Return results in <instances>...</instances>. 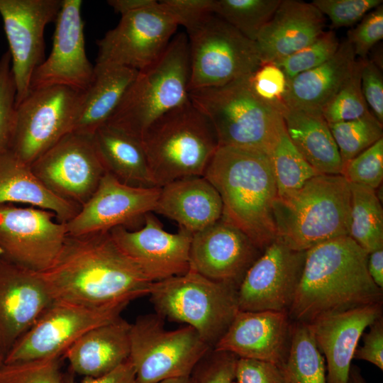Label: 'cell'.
I'll list each match as a JSON object with an SVG mask.
<instances>
[{
	"instance_id": "32",
	"label": "cell",
	"mask_w": 383,
	"mask_h": 383,
	"mask_svg": "<svg viewBox=\"0 0 383 383\" xmlns=\"http://www.w3.org/2000/svg\"><path fill=\"white\" fill-rule=\"evenodd\" d=\"M282 117L291 141L316 170L325 174H341L339 151L322 113L287 108Z\"/></svg>"
},
{
	"instance_id": "53",
	"label": "cell",
	"mask_w": 383,
	"mask_h": 383,
	"mask_svg": "<svg viewBox=\"0 0 383 383\" xmlns=\"http://www.w3.org/2000/svg\"><path fill=\"white\" fill-rule=\"evenodd\" d=\"M113 10L123 15L134 11L151 7L156 5V0H109L107 1Z\"/></svg>"
},
{
	"instance_id": "9",
	"label": "cell",
	"mask_w": 383,
	"mask_h": 383,
	"mask_svg": "<svg viewBox=\"0 0 383 383\" xmlns=\"http://www.w3.org/2000/svg\"><path fill=\"white\" fill-rule=\"evenodd\" d=\"M129 360L138 383L191 376L212 348L189 326L169 331L157 313L131 323Z\"/></svg>"
},
{
	"instance_id": "30",
	"label": "cell",
	"mask_w": 383,
	"mask_h": 383,
	"mask_svg": "<svg viewBox=\"0 0 383 383\" xmlns=\"http://www.w3.org/2000/svg\"><path fill=\"white\" fill-rule=\"evenodd\" d=\"M12 203L50 211L65 223L81 208L50 192L35 175L30 165L9 150L0 154V204Z\"/></svg>"
},
{
	"instance_id": "12",
	"label": "cell",
	"mask_w": 383,
	"mask_h": 383,
	"mask_svg": "<svg viewBox=\"0 0 383 383\" xmlns=\"http://www.w3.org/2000/svg\"><path fill=\"white\" fill-rule=\"evenodd\" d=\"M128 304L89 306L54 301L15 343L4 363L57 359L86 332L121 316Z\"/></svg>"
},
{
	"instance_id": "34",
	"label": "cell",
	"mask_w": 383,
	"mask_h": 383,
	"mask_svg": "<svg viewBox=\"0 0 383 383\" xmlns=\"http://www.w3.org/2000/svg\"><path fill=\"white\" fill-rule=\"evenodd\" d=\"M281 369L287 383H327L325 359L307 323L292 321L289 350Z\"/></svg>"
},
{
	"instance_id": "48",
	"label": "cell",
	"mask_w": 383,
	"mask_h": 383,
	"mask_svg": "<svg viewBox=\"0 0 383 383\" xmlns=\"http://www.w3.org/2000/svg\"><path fill=\"white\" fill-rule=\"evenodd\" d=\"M238 383H287L281 367L274 363L238 358L235 367Z\"/></svg>"
},
{
	"instance_id": "16",
	"label": "cell",
	"mask_w": 383,
	"mask_h": 383,
	"mask_svg": "<svg viewBox=\"0 0 383 383\" xmlns=\"http://www.w3.org/2000/svg\"><path fill=\"white\" fill-rule=\"evenodd\" d=\"M62 0H0L16 88V106L28 94L32 76L45 60L44 30L56 21Z\"/></svg>"
},
{
	"instance_id": "36",
	"label": "cell",
	"mask_w": 383,
	"mask_h": 383,
	"mask_svg": "<svg viewBox=\"0 0 383 383\" xmlns=\"http://www.w3.org/2000/svg\"><path fill=\"white\" fill-rule=\"evenodd\" d=\"M280 2L281 0H214L213 12L255 42Z\"/></svg>"
},
{
	"instance_id": "37",
	"label": "cell",
	"mask_w": 383,
	"mask_h": 383,
	"mask_svg": "<svg viewBox=\"0 0 383 383\" xmlns=\"http://www.w3.org/2000/svg\"><path fill=\"white\" fill-rule=\"evenodd\" d=\"M343 165L382 138L383 123L369 111L362 116L328 123Z\"/></svg>"
},
{
	"instance_id": "52",
	"label": "cell",
	"mask_w": 383,
	"mask_h": 383,
	"mask_svg": "<svg viewBox=\"0 0 383 383\" xmlns=\"http://www.w3.org/2000/svg\"><path fill=\"white\" fill-rule=\"evenodd\" d=\"M367 266L372 281L383 289V248L368 254Z\"/></svg>"
},
{
	"instance_id": "24",
	"label": "cell",
	"mask_w": 383,
	"mask_h": 383,
	"mask_svg": "<svg viewBox=\"0 0 383 383\" xmlns=\"http://www.w3.org/2000/svg\"><path fill=\"white\" fill-rule=\"evenodd\" d=\"M383 303L320 317L309 323L326 361L327 383H348L354 353L364 331L382 316Z\"/></svg>"
},
{
	"instance_id": "28",
	"label": "cell",
	"mask_w": 383,
	"mask_h": 383,
	"mask_svg": "<svg viewBox=\"0 0 383 383\" xmlns=\"http://www.w3.org/2000/svg\"><path fill=\"white\" fill-rule=\"evenodd\" d=\"M356 57L348 40L321 65L288 81L284 96L287 108L322 113V109L352 72Z\"/></svg>"
},
{
	"instance_id": "47",
	"label": "cell",
	"mask_w": 383,
	"mask_h": 383,
	"mask_svg": "<svg viewBox=\"0 0 383 383\" xmlns=\"http://www.w3.org/2000/svg\"><path fill=\"white\" fill-rule=\"evenodd\" d=\"M360 83L370 111L383 123V76L380 68L372 60H362Z\"/></svg>"
},
{
	"instance_id": "25",
	"label": "cell",
	"mask_w": 383,
	"mask_h": 383,
	"mask_svg": "<svg viewBox=\"0 0 383 383\" xmlns=\"http://www.w3.org/2000/svg\"><path fill=\"white\" fill-rule=\"evenodd\" d=\"M325 26V16L311 3L281 0L255 41L261 62H275L311 44Z\"/></svg>"
},
{
	"instance_id": "43",
	"label": "cell",
	"mask_w": 383,
	"mask_h": 383,
	"mask_svg": "<svg viewBox=\"0 0 383 383\" xmlns=\"http://www.w3.org/2000/svg\"><path fill=\"white\" fill-rule=\"evenodd\" d=\"M0 383H63L57 359L40 360L0 366Z\"/></svg>"
},
{
	"instance_id": "22",
	"label": "cell",
	"mask_w": 383,
	"mask_h": 383,
	"mask_svg": "<svg viewBox=\"0 0 383 383\" xmlns=\"http://www.w3.org/2000/svg\"><path fill=\"white\" fill-rule=\"evenodd\" d=\"M53 301L40 272L0 255V353L4 357Z\"/></svg>"
},
{
	"instance_id": "41",
	"label": "cell",
	"mask_w": 383,
	"mask_h": 383,
	"mask_svg": "<svg viewBox=\"0 0 383 383\" xmlns=\"http://www.w3.org/2000/svg\"><path fill=\"white\" fill-rule=\"evenodd\" d=\"M340 174L349 184L378 188L383 179V138L343 164Z\"/></svg>"
},
{
	"instance_id": "15",
	"label": "cell",
	"mask_w": 383,
	"mask_h": 383,
	"mask_svg": "<svg viewBox=\"0 0 383 383\" xmlns=\"http://www.w3.org/2000/svg\"><path fill=\"white\" fill-rule=\"evenodd\" d=\"M35 175L53 194L83 206L106 172L92 136L71 132L31 165Z\"/></svg>"
},
{
	"instance_id": "17",
	"label": "cell",
	"mask_w": 383,
	"mask_h": 383,
	"mask_svg": "<svg viewBox=\"0 0 383 383\" xmlns=\"http://www.w3.org/2000/svg\"><path fill=\"white\" fill-rule=\"evenodd\" d=\"M306 251L279 240L270 244L247 271L237 291L238 310L288 312L299 285Z\"/></svg>"
},
{
	"instance_id": "8",
	"label": "cell",
	"mask_w": 383,
	"mask_h": 383,
	"mask_svg": "<svg viewBox=\"0 0 383 383\" xmlns=\"http://www.w3.org/2000/svg\"><path fill=\"white\" fill-rule=\"evenodd\" d=\"M237 291L189 270L152 282L149 295L155 313L191 326L213 349L239 311Z\"/></svg>"
},
{
	"instance_id": "26",
	"label": "cell",
	"mask_w": 383,
	"mask_h": 383,
	"mask_svg": "<svg viewBox=\"0 0 383 383\" xmlns=\"http://www.w3.org/2000/svg\"><path fill=\"white\" fill-rule=\"evenodd\" d=\"M154 212L174 221L192 235L219 221L223 214L221 196L204 177H189L160 187Z\"/></svg>"
},
{
	"instance_id": "46",
	"label": "cell",
	"mask_w": 383,
	"mask_h": 383,
	"mask_svg": "<svg viewBox=\"0 0 383 383\" xmlns=\"http://www.w3.org/2000/svg\"><path fill=\"white\" fill-rule=\"evenodd\" d=\"M214 0H162L160 7L176 22L184 26L187 33L196 28L213 14Z\"/></svg>"
},
{
	"instance_id": "7",
	"label": "cell",
	"mask_w": 383,
	"mask_h": 383,
	"mask_svg": "<svg viewBox=\"0 0 383 383\" xmlns=\"http://www.w3.org/2000/svg\"><path fill=\"white\" fill-rule=\"evenodd\" d=\"M189 75L188 37L181 33L171 40L157 60L138 72L106 124L140 140L154 121L189 101Z\"/></svg>"
},
{
	"instance_id": "2",
	"label": "cell",
	"mask_w": 383,
	"mask_h": 383,
	"mask_svg": "<svg viewBox=\"0 0 383 383\" xmlns=\"http://www.w3.org/2000/svg\"><path fill=\"white\" fill-rule=\"evenodd\" d=\"M368 253L350 236L306 251L304 267L288 315L309 323L320 317L383 303V292L367 270Z\"/></svg>"
},
{
	"instance_id": "4",
	"label": "cell",
	"mask_w": 383,
	"mask_h": 383,
	"mask_svg": "<svg viewBox=\"0 0 383 383\" xmlns=\"http://www.w3.org/2000/svg\"><path fill=\"white\" fill-rule=\"evenodd\" d=\"M277 240L296 251L349 236L350 184L341 174H321L273 204Z\"/></svg>"
},
{
	"instance_id": "44",
	"label": "cell",
	"mask_w": 383,
	"mask_h": 383,
	"mask_svg": "<svg viewBox=\"0 0 383 383\" xmlns=\"http://www.w3.org/2000/svg\"><path fill=\"white\" fill-rule=\"evenodd\" d=\"M382 2V0H314L311 4L328 17L332 28H338L360 21Z\"/></svg>"
},
{
	"instance_id": "14",
	"label": "cell",
	"mask_w": 383,
	"mask_h": 383,
	"mask_svg": "<svg viewBox=\"0 0 383 383\" xmlns=\"http://www.w3.org/2000/svg\"><path fill=\"white\" fill-rule=\"evenodd\" d=\"M178 26L160 6L121 15L118 25L96 43V65H111L137 71L162 55Z\"/></svg>"
},
{
	"instance_id": "20",
	"label": "cell",
	"mask_w": 383,
	"mask_h": 383,
	"mask_svg": "<svg viewBox=\"0 0 383 383\" xmlns=\"http://www.w3.org/2000/svg\"><path fill=\"white\" fill-rule=\"evenodd\" d=\"M160 187H140L122 183L106 172L96 191L66 223L67 233L81 235L109 231L154 212Z\"/></svg>"
},
{
	"instance_id": "54",
	"label": "cell",
	"mask_w": 383,
	"mask_h": 383,
	"mask_svg": "<svg viewBox=\"0 0 383 383\" xmlns=\"http://www.w3.org/2000/svg\"><path fill=\"white\" fill-rule=\"evenodd\" d=\"M348 383H366L360 369L355 365L350 367Z\"/></svg>"
},
{
	"instance_id": "51",
	"label": "cell",
	"mask_w": 383,
	"mask_h": 383,
	"mask_svg": "<svg viewBox=\"0 0 383 383\" xmlns=\"http://www.w3.org/2000/svg\"><path fill=\"white\" fill-rule=\"evenodd\" d=\"M81 383H138L129 358L111 372L97 377H84Z\"/></svg>"
},
{
	"instance_id": "23",
	"label": "cell",
	"mask_w": 383,
	"mask_h": 383,
	"mask_svg": "<svg viewBox=\"0 0 383 383\" xmlns=\"http://www.w3.org/2000/svg\"><path fill=\"white\" fill-rule=\"evenodd\" d=\"M292 326L286 311H238L213 350L281 367L289 353Z\"/></svg>"
},
{
	"instance_id": "11",
	"label": "cell",
	"mask_w": 383,
	"mask_h": 383,
	"mask_svg": "<svg viewBox=\"0 0 383 383\" xmlns=\"http://www.w3.org/2000/svg\"><path fill=\"white\" fill-rule=\"evenodd\" d=\"M82 92L64 86L30 89L16 106L10 150L30 165L72 131Z\"/></svg>"
},
{
	"instance_id": "55",
	"label": "cell",
	"mask_w": 383,
	"mask_h": 383,
	"mask_svg": "<svg viewBox=\"0 0 383 383\" xmlns=\"http://www.w3.org/2000/svg\"><path fill=\"white\" fill-rule=\"evenodd\" d=\"M157 383H198L195 377L189 376L165 379Z\"/></svg>"
},
{
	"instance_id": "50",
	"label": "cell",
	"mask_w": 383,
	"mask_h": 383,
	"mask_svg": "<svg viewBox=\"0 0 383 383\" xmlns=\"http://www.w3.org/2000/svg\"><path fill=\"white\" fill-rule=\"evenodd\" d=\"M363 333V345L357 348L353 358L369 362L383 370V316L374 321Z\"/></svg>"
},
{
	"instance_id": "39",
	"label": "cell",
	"mask_w": 383,
	"mask_h": 383,
	"mask_svg": "<svg viewBox=\"0 0 383 383\" xmlns=\"http://www.w3.org/2000/svg\"><path fill=\"white\" fill-rule=\"evenodd\" d=\"M340 43L334 31H324L311 44L274 63L289 81L328 60L336 52Z\"/></svg>"
},
{
	"instance_id": "18",
	"label": "cell",
	"mask_w": 383,
	"mask_h": 383,
	"mask_svg": "<svg viewBox=\"0 0 383 383\" xmlns=\"http://www.w3.org/2000/svg\"><path fill=\"white\" fill-rule=\"evenodd\" d=\"M152 213L144 216V225L138 230L118 226L109 232L121 251L155 282L189 270L192 234L182 228L175 233L167 231Z\"/></svg>"
},
{
	"instance_id": "38",
	"label": "cell",
	"mask_w": 383,
	"mask_h": 383,
	"mask_svg": "<svg viewBox=\"0 0 383 383\" xmlns=\"http://www.w3.org/2000/svg\"><path fill=\"white\" fill-rule=\"evenodd\" d=\"M361 67L362 60H356L350 74L322 109L328 123L355 119L369 111L361 89Z\"/></svg>"
},
{
	"instance_id": "10",
	"label": "cell",
	"mask_w": 383,
	"mask_h": 383,
	"mask_svg": "<svg viewBox=\"0 0 383 383\" xmlns=\"http://www.w3.org/2000/svg\"><path fill=\"white\" fill-rule=\"evenodd\" d=\"M187 37L189 91L226 85L252 73L262 64L255 42L214 14Z\"/></svg>"
},
{
	"instance_id": "13",
	"label": "cell",
	"mask_w": 383,
	"mask_h": 383,
	"mask_svg": "<svg viewBox=\"0 0 383 383\" xmlns=\"http://www.w3.org/2000/svg\"><path fill=\"white\" fill-rule=\"evenodd\" d=\"M65 223L51 211L0 204V255L37 272L56 260L67 236Z\"/></svg>"
},
{
	"instance_id": "1",
	"label": "cell",
	"mask_w": 383,
	"mask_h": 383,
	"mask_svg": "<svg viewBox=\"0 0 383 383\" xmlns=\"http://www.w3.org/2000/svg\"><path fill=\"white\" fill-rule=\"evenodd\" d=\"M40 274L54 301L89 306L129 304L149 295L152 284L109 231L67 235L53 265Z\"/></svg>"
},
{
	"instance_id": "33",
	"label": "cell",
	"mask_w": 383,
	"mask_h": 383,
	"mask_svg": "<svg viewBox=\"0 0 383 383\" xmlns=\"http://www.w3.org/2000/svg\"><path fill=\"white\" fill-rule=\"evenodd\" d=\"M349 236L368 254L383 248V209L375 189L350 184Z\"/></svg>"
},
{
	"instance_id": "6",
	"label": "cell",
	"mask_w": 383,
	"mask_h": 383,
	"mask_svg": "<svg viewBox=\"0 0 383 383\" xmlns=\"http://www.w3.org/2000/svg\"><path fill=\"white\" fill-rule=\"evenodd\" d=\"M248 75L223 86L190 91L189 99L211 122L219 147L270 155L284 125L282 114L253 94Z\"/></svg>"
},
{
	"instance_id": "19",
	"label": "cell",
	"mask_w": 383,
	"mask_h": 383,
	"mask_svg": "<svg viewBox=\"0 0 383 383\" xmlns=\"http://www.w3.org/2000/svg\"><path fill=\"white\" fill-rule=\"evenodd\" d=\"M82 5L81 0H62L50 54L35 70L30 90L64 86L84 91L91 84L94 65L85 51Z\"/></svg>"
},
{
	"instance_id": "35",
	"label": "cell",
	"mask_w": 383,
	"mask_h": 383,
	"mask_svg": "<svg viewBox=\"0 0 383 383\" xmlns=\"http://www.w3.org/2000/svg\"><path fill=\"white\" fill-rule=\"evenodd\" d=\"M278 197L301 188L309 179L321 174L294 145L284 125L270 154Z\"/></svg>"
},
{
	"instance_id": "42",
	"label": "cell",
	"mask_w": 383,
	"mask_h": 383,
	"mask_svg": "<svg viewBox=\"0 0 383 383\" xmlns=\"http://www.w3.org/2000/svg\"><path fill=\"white\" fill-rule=\"evenodd\" d=\"M248 82L253 94L261 101L275 108L282 114L287 108L284 96L288 80L282 70L274 62L262 63L248 75Z\"/></svg>"
},
{
	"instance_id": "57",
	"label": "cell",
	"mask_w": 383,
	"mask_h": 383,
	"mask_svg": "<svg viewBox=\"0 0 383 383\" xmlns=\"http://www.w3.org/2000/svg\"><path fill=\"white\" fill-rule=\"evenodd\" d=\"M232 383H238L235 380H234Z\"/></svg>"
},
{
	"instance_id": "49",
	"label": "cell",
	"mask_w": 383,
	"mask_h": 383,
	"mask_svg": "<svg viewBox=\"0 0 383 383\" xmlns=\"http://www.w3.org/2000/svg\"><path fill=\"white\" fill-rule=\"evenodd\" d=\"M198 376V383H232L235 380V367L238 357L228 352L211 350Z\"/></svg>"
},
{
	"instance_id": "3",
	"label": "cell",
	"mask_w": 383,
	"mask_h": 383,
	"mask_svg": "<svg viewBox=\"0 0 383 383\" xmlns=\"http://www.w3.org/2000/svg\"><path fill=\"white\" fill-rule=\"evenodd\" d=\"M204 177L221 196L223 220L243 232L262 252L277 240L273 204L278 194L267 153L218 147Z\"/></svg>"
},
{
	"instance_id": "29",
	"label": "cell",
	"mask_w": 383,
	"mask_h": 383,
	"mask_svg": "<svg viewBox=\"0 0 383 383\" xmlns=\"http://www.w3.org/2000/svg\"><path fill=\"white\" fill-rule=\"evenodd\" d=\"M137 70L111 65H95L89 86L82 92L72 131L92 136L106 124L135 79Z\"/></svg>"
},
{
	"instance_id": "45",
	"label": "cell",
	"mask_w": 383,
	"mask_h": 383,
	"mask_svg": "<svg viewBox=\"0 0 383 383\" xmlns=\"http://www.w3.org/2000/svg\"><path fill=\"white\" fill-rule=\"evenodd\" d=\"M383 38V5L365 15L357 26L348 33L355 57L367 59L374 45Z\"/></svg>"
},
{
	"instance_id": "40",
	"label": "cell",
	"mask_w": 383,
	"mask_h": 383,
	"mask_svg": "<svg viewBox=\"0 0 383 383\" xmlns=\"http://www.w3.org/2000/svg\"><path fill=\"white\" fill-rule=\"evenodd\" d=\"M16 88L9 51L0 58V154L11 149L16 125Z\"/></svg>"
},
{
	"instance_id": "21",
	"label": "cell",
	"mask_w": 383,
	"mask_h": 383,
	"mask_svg": "<svg viewBox=\"0 0 383 383\" xmlns=\"http://www.w3.org/2000/svg\"><path fill=\"white\" fill-rule=\"evenodd\" d=\"M262 252L243 232L221 218L192 235L189 270L238 289Z\"/></svg>"
},
{
	"instance_id": "31",
	"label": "cell",
	"mask_w": 383,
	"mask_h": 383,
	"mask_svg": "<svg viewBox=\"0 0 383 383\" xmlns=\"http://www.w3.org/2000/svg\"><path fill=\"white\" fill-rule=\"evenodd\" d=\"M92 140L106 172L127 185L157 187L140 139L104 124L95 131Z\"/></svg>"
},
{
	"instance_id": "5",
	"label": "cell",
	"mask_w": 383,
	"mask_h": 383,
	"mask_svg": "<svg viewBox=\"0 0 383 383\" xmlns=\"http://www.w3.org/2000/svg\"><path fill=\"white\" fill-rule=\"evenodd\" d=\"M140 141L157 187L204 176L219 147L211 122L190 99L154 121Z\"/></svg>"
},
{
	"instance_id": "56",
	"label": "cell",
	"mask_w": 383,
	"mask_h": 383,
	"mask_svg": "<svg viewBox=\"0 0 383 383\" xmlns=\"http://www.w3.org/2000/svg\"><path fill=\"white\" fill-rule=\"evenodd\" d=\"M4 357L0 353V366L4 363Z\"/></svg>"
},
{
	"instance_id": "27",
	"label": "cell",
	"mask_w": 383,
	"mask_h": 383,
	"mask_svg": "<svg viewBox=\"0 0 383 383\" xmlns=\"http://www.w3.org/2000/svg\"><path fill=\"white\" fill-rule=\"evenodd\" d=\"M131 323L121 316L88 331L65 352L72 370L84 377L104 375L130 356Z\"/></svg>"
}]
</instances>
